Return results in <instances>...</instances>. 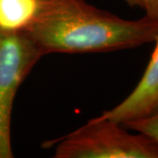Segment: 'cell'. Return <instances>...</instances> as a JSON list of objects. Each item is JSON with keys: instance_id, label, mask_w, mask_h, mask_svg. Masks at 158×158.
<instances>
[{"instance_id": "cell-6", "label": "cell", "mask_w": 158, "mask_h": 158, "mask_svg": "<svg viewBox=\"0 0 158 158\" xmlns=\"http://www.w3.org/2000/svg\"><path fill=\"white\" fill-rule=\"evenodd\" d=\"M121 125L127 129L133 130L136 133L147 135L158 143V113L144 118L127 121Z\"/></svg>"}, {"instance_id": "cell-5", "label": "cell", "mask_w": 158, "mask_h": 158, "mask_svg": "<svg viewBox=\"0 0 158 158\" xmlns=\"http://www.w3.org/2000/svg\"><path fill=\"white\" fill-rule=\"evenodd\" d=\"M37 10V0H0V32H25L34 22Z\"/></svg>"}, {"instance_id": "cell-1", "label": "cell", "mask_w": 158, "mask_h": 158, "mask_svg": "<svg viewBox=\"0 0 158 158\" xmlns=\"http://www.w3.org/2000/svg\"><path fill=\"white\" fill-rule=\"evenodd\" d=\"M38 10L26 33L44 56L135 48L154 42L158 19L119 18L85 0H37Z\"/></svg>"}, {"instance_id": "cell-7", "label": "cell", "mask_w": 158, "mask_h": 158, "mask_svg": "<svg viewBox=\"0 0 158 158\" xmlns=\"http://www.w3.org/2000/svg\"><path fill=\"white\" fill-rule=\"evenodd\" d=\"M145 15L154 19H158V0H149Z\"/></svg>"}, {"instance_id": "cell-8", "label": "cell", "mask_w": 158, "mask_h": 158, "mask_svg": "<svg viewBox=\"0 0 158 158\" xmlns=\"http://www.w3.org/2000/svg\"><path fill=\"white\" fill-rule=\"evenodd\" d=\"M125 2L132 7H139L146 11L149 4V0H124Z\"/></svg>"}, {"instance_id": "cell-3", "label": "cell", "mask_w": 158, "mask_h": 158, "mask_svg": "<svg viewBox=\"0 0 158 158\" xmlns=\"http://www.w3.org/2000/svg\"><path fill=\"white\" fill-rule=\"evenodd\" d=\"M44 55L26 33L0 32V158L13 157L11 112L23 81Z\"/></svg>"}, {"instance_id": "cell-4", "label": "cell", "mask_w": 158, "mask_h": 158, "mask_svg": "<svg viewBox=\"0 0 158 158\" xmlns=\"http://www.w3.org/2000/svg\"><path fill=\"white\" fill-rule=\"evenodd\" d=\"M147 68L140 82L128 96L98 118L122 124L158 113V36Z\"/></svg>"}, {"instance_id": "cell-2", "label": "cell", "mask_w": 158, "mask_h": 158, "mask_svg": "<svg viewBox=\"0 0 158 158\" xmlns=\"http://www.w3.org/2000/svg\"><path fill=\"white\" fill-rule=\"evenodd\" d=\"M49 143L56 144V158H158V143L151 138L97 117Z\"/></svg>"}]
</instances>
